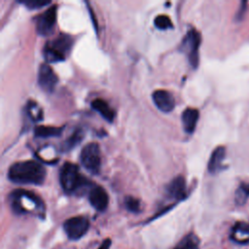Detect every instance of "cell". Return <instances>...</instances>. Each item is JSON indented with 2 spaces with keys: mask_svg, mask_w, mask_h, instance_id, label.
<instances>
[{
  "mask_svg": "<svg viewBox=\"0 0 249 249\" xmlns=\"http://www.w3.org/2000/svg\"><path fill=\"white\" fill-rule=\"evenodd\" d=\"M8 177L16 184L40 185L45 180L46 170L36 160H22L15 162L10 166Z\"/></svg>",
  "mask_w": 249,
  "mask_h": 249,
  "instance_id": "6da1fadb",
  "label": "cell"
},
{
  "mask_svg": "<svg viewBox=\"0 0 249 249\" xmlns=\"http://www.w3.org/2000/svg\"><path fill=\"white\" fill-rule=\"evenodd\" d=\"M10 203L13 211L17 214L33 213L32 209L28 206L29 204L38 210L40 216H44L45 213V205L41 198L25 190L14 191L10 195Z\"/></svg>",
  "mask_w": 249,
  "mask_h": 249,
  "instance_id": "7a4b0ae2",
  "label": "cell"
},
{
  "mask_svg": "<svg viewBox=\"0 0 249 249\" xmlns=\"http://www.w3.org/2000/svg\"><path fill=\"white\" fill-rule=\"evenodd\" d=\"M73 39L66 34H59L53 40L46 43L43 54L47 62H58L66 58L71 51Z\"/></svg>",
  "mask_w": 249,
  "mask_h": 249,
  "instance_id": "3957f363",
  "label": "cell"
},
{
  "mask_svg": "<svg viewBox=\"0 0 249 249\" xmlns=\"http://www.w3.org/2000/svg\"><path fill=\"white\" fill-rule=\"evenodd\" d=\"M59 182L62 190L67 194H74L83 187H88L89 183L79 172V168L75 163L65 162L59 172Z\"/></svg>",
  "mask_w": 249,
  "mask_h": 249,
  "instance_id": "277c9868",
  "label": "cell"
},
{
  "mask_svg": "<svg viewBox=\"0 0 249 249\" xmlns=\"http://www.w3.org/2000/svg\"><path fill=\"white\" fill-rule=\"evenodd\" d=\"M201 39L200 34L196 29H190L184 36L180 45V51L183 52L193 68H196L198 65L199 55L198 50Z\"/></svg>",
  "mask_w": 249,
  "mask_h": 249,
  "instance_id": "5b68a950",
  "label": "cell"
},
{
  "mask_svg": "<svg viewBox=\"0 0 249 249\" xmlns=\"http://www.w3.org/2000/svg\"><path fill=\"white\" fill-rule=\"evenodd\" d=\"M80 160L84 167L90 173L96 174L101 165L99 145L95 142L88 143L81 151Z\"/></svg>",
  "mask_w": 249,
  "mask_h": 249,
  "instance_id": "8992f818",
  "label": "cell"
},
{
  "mask_svg": "<svg viewBox=\"0 0 249 249\" xmlns=\"http://www.w3.org/2000/svg\"><path fill=\"white\" fill-rule=\"evenodd\" d=\"M89 221L85 216H75L63 223V230L70 240H78L89 231Z\"/></svg>",
  "mask_w": 249,
  "mask_h": 249,
  "instance_id": "52a82bcc",
  "label": "cell"
},
{
  "mask_svg": "<svg viewBox=\"0 0 249 249\" xmlns=\"http://www.w3.org/2000/svg\"><path fill=\"white\" fill-rule=\"evenodd\" d=\"M56 5L50 7L36 19L35 26L38 34L46 36L52 33L56 21Z\"/></svg>",
  "mask_w": 249,
  "mask_h": 249,
  "instance_id": "ba28073f",
  "label": "cell"
},
{
  "mask_svg": "<svg viewBox=\"0 0 249 249\" xmlns=\"http://www.w3.org/2000/svg\"><path fill=\"white\" fill-rule=\"evenodd\" d=\"M57 76L48 63H42L38 70V85L46 92H53L56 84Z\"/></svg>",
  "mask_w": 249,
  "mask_h": 249,
  "instance_id": "9c48e42d",
  "label": "cell"
},
{
  "mask_svg": "<svg viewBox=\"0 0 249 249\" xmlns=\"http://www.w3.org/2000/svg\"><path fill=\"white\" fill-rule=\"evenodd\" d=\"M152 98L157 108L161 112H171L175 107V99L168 90L157 89L153 92Z\"/></svg>",
  "mask_w": 249,
  "mask_h": 249,
  "instance_id": "30bf717a",
  "label": "cell"
},
{
  "mask_svg": "<svg viewBox=\"0 0 249 249\" xmlns=\"http://www.w3.org/2000/svg\"><path fill=\"white\" fill-rule=\"evenodd\" d=\"M89 201L97 211H104L108 206L109 196L103 187L92 186L89 192Z\"/></svg>",
  "mask_w": 249,
  "mask_h": 249,
  "instance_id": "8fae6325",
  "label": "cell"
},
{
  "mask_svg": "<svg viewBox=\"0 0 249 249\" xmlns=\"http://www.w3.org/2000/svg\"><path fill=\"white\" fill-rule=\"evenodd\" d=\"M199 112L196 108H186L182 113V124L184 131L191 134L195 131L198 121Z\"/></svg>",
  "mask_w": 249,
  "mask_h": 249,
  "instance_id": "7c38bea8",
  "label": "cell"
},
{
  "mask_svg": "<svg viewBox=\"0 0 249 249\" xmlns=\"http://www.w3.org/2000/svg\"><path fill=\"white\" fill-rule=\"evenodd\" d=\"M169 196L175 199H183L186 197V181L183 176H176L167 185L166 188Z\"/></svg>",
  "mask_w": 249,
  "mask_h": 249,
  "instance_id": "4fadbf2b",
  "label": "cell"
},
{
  "mask_svg": "<svg viewBox=\"0 0 249 249\" xmlns=\"http://www.w3.org/2000/svg\"><path fill=\"white\" fill-rule=\"evenodd\" d=\"M226 157V149L223 146L216 147L211 153L210 159L208 160L207 169L210 173H216L220 170L222 163Z\"/></svg>",
  "mask_w": 249,
  "mask_h": 249,
  "instance_id": "5bb4252c",
  "label": "cell"
},
{
  "mask_svg": "<svg viewBox=\"0 0 249 249\" xmlns=\"http://www.w3.org/2000/svg\"><path fill=\"white\" fill-rule=\"evenodd\" d=\"M231 238L236 243L245 244L249 242V224L237 222L231 229Z\"/></svg>",
  "mask_w": 249,
  "mask_h": 249,
  "instance_id": "9a60e30c",
  "label": "cell"
},
{
  "mask_svg": "<svg viewBox=\"0 0 249 249\" xmlns=\"http://www.w3.org/2000/svg\"><path fill=\"white\" fill-rule=\"evenodd\" d=\"M91 107L96 112H98L106 121L113 122L115 118V112L105 100L101 98H96L91 101Z\"/></svg>",
  "mask_w": 249,
  "mask_h": 249,
  "instance_id": "2e32d148",
  "label": "cell"
},
{
  "mask_svg": "<svg viewBox=\"0 0 249 249\" xmlns=\"http://www.w3.org/2000/svg\"><path fill=\"white\" fill-rule=\"evenodd\" d=\"M63 127L61 126H51V125H38L34 129L35 136L40 138H47V137H53L60 135Z\"/></svg>",
  "mask_w": 249,
  "mask_h": 249,
  "instance_id": "e0dca14e",
  "label": "cell"
},
{
  "mask_svg": "<svg viewBox=\"0 0 249 249\" xmlns=\"http://www.w3.org/2000/svg\"><path fill=\"white\" fill-rule=\"evenodd\" d=\"M199 239L195 233H188L185 235L177 245L172 249H198Z\"/></svg>",
  "mask_w": 249,
  "mask_h": 249,
  "instance_id": "ac0fdd59",
  "label": "cell"
},
{
  "mask_svg": "<svg viewBox=\"0 0 249 249\" xmlns=\"http://www.w3.org/2000/svg\"><path fill=\"white\" fill-rule=\"evenodd\" d=\"M84 136V132L81 128H77L76 130L73 131V133L64 141L62 144V149L64 151H69L73 149L77 144H79Z\"/></svg>",
  "mask_w": 249,
  "mask_h": 249,
  "instance_id": "d6986e66",
  "label": "cell"
},
{
  "mask_svg": "<svg viewBox=\"0 0 249 249\" xmlns=\"http://www.w3.org/2000/svg\"><path fill=\"white\" fill-rule=\"evenodd\" d=\"M27 114L35 122L41 121L43 119V111H42V109L38 106V104H36L33 101H29L28 102Z\"/></svg>",
  "mask_w": 249,
  "mask_h": 249,
  "instance_id": "ffe728a7",
  "label": "cell"
},
{
  "mask_svg": "<svg viewBox=\"0 0 249 249\" xmlns=\"http://www.w3.org/2000/svg\"><path fill=\"white\" fill-rule=\"evenodd\" d=\"M154 24L157 28L160 30H165L172 27L171 19L166 15H159L158 17H156V18L154 19Z\"/></svg>",
  "mask_w": 249,
  "mask_h": 249,
  "instance_id": "44dd1931",
  "label": "cell"
},
{
  "mask_svg": "<svg viewBox=\"0 0 249 249\" xmlns=\"http://www.w3.org/2000/svg\"><path fill=\"white\" fill-rule=\"evenodd\" d=\"M124 206L125 208L132 213H138L140 211V201L139 199L131 196H127L124 198Z\"/></svg>",
  "mask_w": 249,
  "mask_h": 249,
  "instance_id": "7402d4cb",
  "label": "cell"
},
{
  "mask_svg": "<svg viewBox=\"0 0 249 249\" xmlns=\"http://www.w3.org/2000/svg\"><path fill=\"white\" fill-rule=\"evenodd\" d=\"M19 3L23 4L26 8L35 10L38 8H42L44 6H47L50 4V1H41V0H22L19 1Z\"/></svg>",
  "mask_w": 249,
  "mask_h": 249,
  "instance_id": "603a6c76",
  "label": "cell"
},
{
  "mask_svg": "<svg viewBox=\"0 0 249 249\" xmlns=\"http://www.w3.org/2000/svg\"><path fill=\"white\" fill-rule=\"evenodd\" d=\"M247 10V2L246 1H242L240 4V7L238 9V12L235 15V18L237 20H240L243 18V17L245 16V12Z\"/></svg>",
  "mask_w": 249,
  "mask_h": 249,
  "instance_id": "cb8c5ba5",
  "label": "cell"
},
{
  "mask_svg": "<svg viewBox=\"0 0 249 249\" xmlns=\"http://www.w3.org/2000/svg\"><path fill=\"white\" fill-rule=\"evenodd\" d=\"M111 243H112V241H111L110 238H105V239L101 242V244L99 245V247H98L97 249H110Z\"/></svg>",
  "mask_w": 249,
  "mask_h": 249,
  "instance_id": "d4e9b609",
  "label": "cell"
},
{
  "mask_svg": "<svg viewBox=\"0 0 249 249\" xmlns=\"http://www.w3.org/2000/svg\"><path fill=\"white\" fill-rule=\"evenodd\" d=\"M241 190V192L246 196V197L249 196V184L248 183H242L239 188Z\"/></svg>",
  "mask_w": 249,
  "mask_h": 249,
  "instance_id": "484cf974",
  "label": "cell"
}]
</instances>
